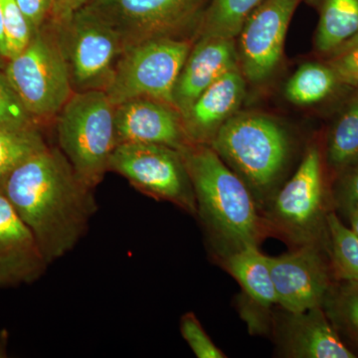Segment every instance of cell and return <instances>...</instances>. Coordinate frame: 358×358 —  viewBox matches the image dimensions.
<instances>
[{"mask_svg":"<svg viewBox=\"0 0 358 358\" xmlns=\"http://www.w3.org/2000/svg\"><path fill=\"white\" fill-rule=\"evenodd\" d=\"M55 119L59 148L85 185L95 189L117 147L115 106L103 90L74 92Z\"/></svg>","mask_w":358,"mask_h":358,"instance_id":"277c9868","label":"cell"},{"mask_svg":"<svg viewBox=\"0 0 358 358\" xmlns=\"http://www.w3.org/2000/svg\"><path fill=\"white\" fill-rule=\"evenodd\" d=\"M221 261L224 268L241 286L249 301L268 310L278 305L268 256L261 253L258 247H246Z\"/></svg>","mask_w":358,"mask_h":358,"instance_id":"ac0fdd59","label":"cell"},{"mask_svg":"<svg viewBox=\"0 0 358 358\" xmlns=\"http://www.w3.org/2000/svg\"><path fill=\"white\" fill-rule=\"evenodd\" d=\"M4 75H0V126L13 128L37 127Z\"/></svg>","mask_w":358,"mask_h":358,"instance_id":"4316f807","label":"cell"},{"mask_svg":"<svg viewBox=\"0 0 358 358\" xmlns=\"http://www.w3.org/2000/svg\"><path fill=\"white\" fill-rule=\"evenodd\" d=\"M180 333L193 353L199 358H225V353L214 345L205 333L194 313H186L181 317Z\"/></svg>","mask_w":358,"mask_h":358,"instance_id":"83f0119b","label":"cell"},{"mask_svg":"<svg viewBox=\"0 0 358 358\" xmlns=\"http://www.w3.org/2000/svg\"><path fill=\"white\" fill-rule=\"evenodd\" d=\"M268 262L278 306L282 310L300 313L322 307L334 282L322 243L294 247L282 255L268 257Z\"/></svg>","mask_w":358,"mask_h":358,"instance_id":"8fae6325","label":"cell"},{"mask_svg":"<svg viewBox=\"0 0 358 358\" xmlns=\"http://www.w3.org/2000/svg\"><path fill=\"white\" fill-rule=\"evenodd\" d=\"M327 65L341 83L358 86V36L346 42L331 54Z\"/></svg>","mask_w":358,"mask_h":358,"instance_id":"f1b7e54d","label":"cell"},{"mask_svg":"<svg viewBox=\"0 0 358 358\" xmlns=\"http://www.w3.org/2000/svg\"><path fill=\"white\" fill-rule=\"evenodd\" d=\"M209 145L243 180L262 214L288 164L291 143L285 129L268 115L237 113Z\"/></svg>","mask_w":358,"mask_h":358,"instance_id":"3957f363","label":"cell"},{"mask_svg":"<svg viewBox=\"0 0 358 358\" xmlns=\"http://www.w3.org/2000/svg\"><path fill=\"white\" fill-rule=\"evenodd\" d=\"M7 345H8V331H0V358L7 357Z\"/></svg>","mask_w":358,"mask_h":358,"instance_id":"836d02e7","label":"cell"},{"mask_svg":"<svg viewBox=\"0 0 358 358\" xmlns=\"http://www.w3.org/2000/svg\"><path fill=\"white\" fill-rule=\"evenodd\" d=\"M327 160L334 169H346L358 160V93L331 129Z\"/></svg>","mask_w":358,"mask_h":358,"instance_id":"d4e9b609","label":"cell"},{"mask_svg":"<svg viewBox=\"0 0 358 358\" xmlns=\"http://www.w3.org/2000/svg\"><path fill=\"white\" fill-rule=\"evenodd\" d=\"M56 26L74 92L105 90L124 50L120 35L87 6Z\"/></svg>","mask_w":358,"mask_h":358,"instance_id":"9c48e42d","label":"cell"},{"mask_svg":"<svg viewBox=\"0 0 358 358\" xmlns=\"http://www.w3.org/2000/svg\"><path fill=\"white\" fill-rule=\"evenodd\" d=\"M358 36V0H324L315 48L331 54L346 42Z\"/></svg>","mask_w":358,"mask_h":358,"instance_id":"d6986e66","label":"cell"},{"mask_svg":"<svg viewBox=\"0 0 358 358\" xmlns=\"http://www.w3.org/2000/svg\"><path fill=\"white\" fill-rule=\"evenodd\" d=\"M284 310L275 317L280 352L291 358H355L327 319L322 307L300 313Z\"/></svg>","mask_w":358,"mask_h":358,"instance_id":"4fadbf2b","label":"cell"},{"mask_svg":"<svg viewBox=\"0 0 358 358\" xmlns=\"http://www.w3.org/2000/svg\"><path fill=\"white\" fill-rule=\"evenodd\" d=\"M239 66L235 39L201 37L192 47L173 91V107L185 115L216 80Z\"/></svg>","mask_w":358,"mask_h":358,"instance_id":"e0dca14e","label":"cell"},{"mask_svg":"<svg viewBox=\"0 0 358 358\" xmlns=\"http://www.w3.org/2000/svg\"><path fill=\"white\" fill-rule=\"evenodd\" d=\"M246 82L237 66L205 90L181 115L188 143L210 145L221 127L241 107L246 95Z\"/></svg>","mask_w":358,"mask_h":358,"instance_id":"2e32d148","label":"cell"},{"mask_svg":"<svg viewBox=\"0 0 358 358\" xmlns=\"http://www.w3.org/2000/svg\"><path fill=\"white\" fill-rule=\"evenodd\" d=\"M322 308L339 338L357 357L358 282H334Z\"/></svg>","mask_w":358,"mask_h":358,"instance_id":"ffe728a7","label":"cell"},{"mask_svg":"<svg viewBox=\"0 0 358 358\" xmlns=\"http://www.w3.org/2000/svg\"><path fill=\"white\" fill-rule=\"evenodd\" d=\"M204 1L90 0L86 6L114 28L127 48L148 40L178 38L202 15Z\"/></svg>","mask_w":358,"mask_h":358,"instance_id":"30bf717a","label":"cell"},{"mask_svg":"<svg viewBox=\"0 0 358 358\" xmlns=\"http://www.w3.org/2000/svg\"><path fill=\"white\" fill-rule=\"evenodd\" d=\"M263 0H211L199 21V38L235 39L250 14Z\"/></svg>","mask_w":358,"mask_h":358,"instance_id":"44dd1931","label":"cell"},{"mask_svg":"<svg viewBox=\"0 0 358 358\" xmlns=\"http://www.w3.org/2000/svg\"><path fill=\"white\" fill-rule=\"evenodd\" d=\"M16 3L35 33L41 29L47 14L52 10L53 0H16Z\"/></svg>","mask_w":358,"mask_h":358,"instance_id":"f546056e","label":"cell"},{"mask_svg":"<svg viewBox=\"0 0 358 358\" xmlns=\"http://www.w3.org/2000/svg\"><path fill=\"white\" fill-rule=\"evenodd\" d=\"M352 171L345 176L339 186L336 203L345 212L358 204V160Z\"/></svg>","mask_w":358,"mask_h":358,"instance_id":"4dcf8cb0","label":"cell"},{"mask_svg":"<svg viewBox=\"0 0 358 358\" xmlns=\"http://www.w3.org/2000/svg\"><path fill=\"white\" fill-rule=\"evenodd\" d=\"M327 239L331 265L338 281L358 282V235L334 213L327 215Z\"/></svg>","mask_w":358,"mask_h":358,"instance_id":"cb8c5ba5","label":"cell"},{"mask_svg":"<svg viewBox=\"0 0 358 358\" xmlns=\"http://www.w3.org/2000/svg\"><path fill=\"white\" fill-rule=\"evenodd\" d=\"M109 171L124 176L147 196L196 216L192 179L178 150L155 143H121L110 157Z\"/></svg>","mask_w":358,"mask_h":358,"instance_id":"ba28073f","label":"cell"},{"mask_svg":"<svg viewBox=\"0 0 358 358\" xmlns=\"http://www.w3.org/2000/svg\"><path fill=\"white\" fill-rule=\"evenodd\" d=\"M89 1L90 0H53L51 10L53 24H63L76 11L86 6Z\"/></svg>","mask_w":358,"mask_h":358,"instance_id":"1f68e13d","label":"cell"},{"mask_svg":"<svg viewBox=\"0 0 358 358\" xmlns=\"http://www.w3.org/2000/svg\"><path fill=\"white\" fill-rule=\"evenodd\" d=\"M47 147L38 127L0 126V192L20 164Z\"/></svg>","mask_w":358,"mask_h":358,"instance_id":"603a6c76","label":"cell"},{"mask_svg":"<svg viewBox=\"0 0 358 358\" xmlns=\"http://www.w3.org/2000/svg\"><path fill=\"white\" fill-rule=\"evenodd\" d=\"M192 45L181 38L148 40L122 51L103 91L113 105L147 98L173 107V91Z\"/></svg>","mask_w":358,"mask_h":358,"instance_id":"52a82bcc","label":"cell"},{"mask_svg":"<svg viewBox=\"0 0 358 358\" xmlns=\"http://www.w3.org/2000/svg\"><path fill=\"white\" fill-rule=\"evenodd\" d=\"M326 195L319 148H308L291 179L275 193L262 216L268 234L278 235L294 247L324 243Z\"/></svg>","mask_w":358,"mask_h":358,"instance_id":"8992f818","label":"cell"},{"mask_svg":"<svg viewBox=\"0 0 358 358\" xmlns=\"http://www.w3.org/2000/svg\"><path fill=\"white\" fill-rule=\"evenodd\" d=\"M6 43V59L20 54L31 41L34 31L21 13L16 0H0Z\"/></svg>","mask_w":358,"mask_h":358,"instance_id":"484cf974","label":"cell"},{"mask_svg":"<svg viewBox=\"0 0 358 358\" xmlns=\"http://www.w3.org/2000/svg\"><path fill=\"white\" fill-rule=\"evenodd\" d=\"M48 265L32 231L0 192V287L32 284Z\"/></svg>","mask_w":358,"mask_h":358,"instance_id":"9a60e30c","label":"cell"},{"mask_svg":"<svg viewBox=\"0 0 358 358\" xmlns=\"http://www.w3.org/2000/svg\"><path fill=\"white\" fill-rule=\"evenodd\" d=\"M300 0H263L238 35L239 66L245 79L263 83L281 62L285 38Z\"/></svg>","mask_w":358,"mask_h":358,"instance_id":"7c38bea8","label":"cell"},{"mask_svg":"<svg viewBox=\"0 0 358 358\" xmlns=\"http://www.w3.org/2000/svg\"><path fill=\"white\" fill-rule=\"evenodd\" d=\"M117 145L155 143L180 150L187 145L181 115L173 106L140 98L115 107Z\"/></svg>","mask_w":358,"mask_h":358,"instance_id":"5bb4252c","label":"cell"},{"mask_svg":"<svg viewBox=\"0 0 358 358\" xmlns=\"http://www.w3.org/2000/svg\"><path fill=\"white\" fill-rule=\"evenodd\" d=\"M350 219V228L358 235V204L346 212Z\"/></svg>","mask_w":358,"mask_h":358,"instance_id":"d6a6232c","label":"cell"},{"mask_svg":"<svg viewBox=\"0 0 358 358\" xmlns=\"http://www.w3.org/2000/svg\"><path fill=\"white\" fill-rule=\"evenodd\" d=\"M23 107L38 124L54 119L74 94L57 26L40 29L4 73Z\"/></svg>","mask_w":358,"mask_h":358,"instance_id":"5b68a950","label":"cell"},{"mask_svg":"<svg viewBox=\"0 0 358 358\" xmlns=\"http://www.w3.org/2000/svg\"><path fill=\"white\" fill-rule=\"evenodd\" d=\"M94 190L59 148L47 147L20 164L2 193L32 231L49 264L79 243L98 210Z\"/></svg>","mask_w":358,"mask_h":358,"instance_id":"6da1fadb","label":"cell"},{"mask_svg":"<svg viewBox=\"0 0 358 358\" xmlns=\"http://www.w3.org/2000/svg\"><path fill=\"white\" fill-rule=\"evenodd\" d=\"M338 82L329 65L306 63L287 82L285 96L294 105H313L331 95Z\"/></svg>","mask_w":358,"mask_h":358,"instance_id":"7402d4cb","label":"cell"},{"mask_svg":"<svg viewBox=\"0 0 358 358\" xmlns=\"http://www.w3.org/2000/svg\"><path fill=\"white\" fill-rule=\"evenodd\" d=\"M192 179L196 216L220 260L268 234L262 214L241 178L208 145L178 150Z\"/></svg>","mask_w":358,"mask_h":358,"instance_id":"7a4b0ae2","label":"cell"},{"mask_svg":"<svg viewBox=\"0 0 358 358\" xmlns=\"http://www.w3.org/2000/svg\"><path fill=\"white\" fill-rule=\"evenodd\" d=\"M0 56L6 58V43L4 37L3 24H2L1 6H0Z\"/></svg>","mask_w":358,"mask_h":358,"instance_id":"e575fe53","label":"cell"}]
</instances>
